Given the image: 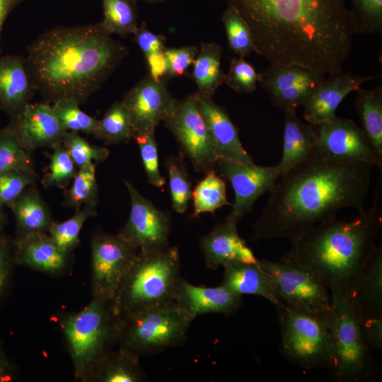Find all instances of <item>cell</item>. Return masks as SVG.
I'll use <instances>...</instances> for the list:
<instances>
[{"mask_svg":"<svg viewBox=\"0 0 382 382\" xmlns=\"http://www.w3.org/2000/svg\"><path fill=\"white\" fill-rule=\"evenodd\" d=\"M247 23L254 52L270 64L323 76L342 71L357 33L346 0H226Z\"/></svg>","mask_w":382,"mask_h":382,"instance_id":"6da1fadb","label":"cell"},{"mask_svg":"<svg viewBox=\"0 0 382 382\" xmlns=\"http://www.w3.org/2000/svg\"><path fill=\"white\" fill-rule=\"evenodd\" d=\"M373 166L330 160L316 151L276 182L253 224L250 241H292L342 209L362 212Z\"/></svg>","mask_w":382,"mask_h":382,"instance_id":"7a4b0ae2","label":"cell"},{"mask_svg":"<svg viewBox=\"0 0 382 382\" xmlns=\"http://www.w3.org/2000/svg\"><path fill=\"white\" fill-rule=\"evenodd\" d=\"M27 52L30 76L44 102L71 99L81 104L100 88L129 49L99 22L52 28L33 41Z\"/></svg>","mask_w":382,"mask_h":382,"instance_id":"3957f363","label":"cell"},{"mask_svg":"<svg viewBox=\"0 0 382 382\" xmlns=\"http://www.w3.org/2000/svg\"><path fill=\"white\" fill-rule=\"evenodd\" d=\"M380 184L369 209L352 221L336 218L320 223L295 240L283 257L312 270L329 290L347 296L374 249L382 227L378 208Z\"/></svg>","mask_w":382,"mask_h":382,"instance_id":"277c9868","label":"cell"},{"mask_svg":"<svg viewBox=\"0 0 382 382\" xmlns=\"http://www.w3.org/2000/svg\"><path fill=\"white\" fill-rule=\"evenodd\" d=\"M120 316L114 299L93 296L81 311L60 319L75 378L85 381L96 364L117 345Z\"/></svg>","mask_w":382,"mask_h":382,"instance_id":"5b68a950","label":"cell"},{"mask_svg":"<svg viewBox=\"0 0 382 382\" xmlns=\"http://www.w3.org/2000/svg\"><path fill=\"white\" fill-rule=\"evenodd\" d=\"M180 271L176 247L156 253L139 250L114 299L120 316L173 303Z\"/></svg>","mask_w":382,"mask_h":382,"instance_id":"8992f818","label":"cell"},{"mask_svg":"<svg viewBox=\"0 0 382 382\" xmlns=\"http://www.w3.org/2000/svg\"><path fill=\"white\" fill-rule=\"evenodd\" d=\"M330 291L329 316L330 364L328 369L339 382H363L373 379L375 362L364 342L359 320L345 294Z\"/></svg>","mask_w":382,"mask_h":382,"instance_id":"52a82bcc","label":"cell"},{"mask_svg":"<svg viewBox=\"0 0 382 382\" xmlns=\"http://www.w3.org/2000/svg\"><path fill=\"white\" fill-rule=\"evenodd\" d=\"M193 320L173 302L122 316L117 346L139 358L181 346Z\"/></svg>","mask_w":382,"mask_h":382,"instance_id":"ba28073f","label":"cell"},{"mask_svg":"<svg viewBox=\"0 0 382 382\" xmlns=\"http://www.w3.org/2000/svg\"><path fill=\"white\" fill-rule=\"evenodd\" d=\"M275 306L284 357L304 369H328L329 317H320L282 301Z\"/></svg>","mask_w":382,"mask_h":382,"instance_id":"9c48e42d","label":"cell"},{"mask_svg":"<svg viewBox=\"0 0 382 382\" xmlns=\"http://www.w3.org/2000/svg\"><path fill=\"white\" fill-rule=\"evenodd\" d=\"M257 262L269 275L280 301L320 317H329L328 289L312 270L283 257L277 261L263 259Z\"/></svg>","mask_w":382,"mask_h":382,"instance_id":"30bf717a","label":"cell"},{"mask_svg":"<svg viewBox=\"0 0 382 382\" xmlns=\"http://www.w3.org/2000/svg\"><path fill=\"white\" fill-rule=\"evenodd\" d=\"M163 122L196 171L207 173L214 170L219 157L214 139L199 111L196 93L177 100Z\"/></svg>","mask_w":382,"mask_h":382,"instance_id":"8fae6325","label":"cell"},{"mask_svg":"<svg viewBox=\"0 0 382 382\" xmlns=\"http://www.w3.org/2000/svg\"><path fill=\"white\" fill-rule=\"evenodd\" d=\"M93 296L115 299L139 250L119 234L99 232L91 240Z\"/></svg>","mask_w":382,"mask_h":382,"instance_id":"7c38bea8","label":"cell"},{"mask_svg":"<svg viewBox=\"0 0 382 382\" xmlns=\"http://www.w3.org/2000/svg\"><path fill=\"white\" fill-rule=\"evenodd\" d=\"M124 183L130 197V211L118 234L144 253L166 249L170 231L169 215L144 197L129 181Z\"/></svg>","mask_w":382,"mask_h":382,"instance_id":"4fadbf2b","label":"cell"},{"mask_svg":"<svg viewBox=\"0 0 382 382\" xmlns=\"http://www.w3.org/2000/svg\"><path fill=\"white\" fill-rule=\"evenodd\" d=\"M216 167L233 189L234 202L226 219L237 224L251 212L256 200L269 192L280 178L277 166H262L219 158Z\"/></svg>","mask_w":382,"mask_h":382,"instance_id":"5bb4252c","label":"cell"},{"mask_svg":"<svg viewBox=\"0 0 382 382\" xmlns=\"http://www.w3.org/2000/svg\"><path fill=\"white\" fill-rule=\"evenodd\" d=\"M316 127V151L325 158L341 162L369 163L381 170L382 162L375 155L363 129L352 120L336 117Z\"/></svg>","mask_w":382,"mask_h":382,"instance_id":"9a60e30c","label":"cell"},{"mask_svg":"<svg viewBox=\"0 0 382 382\" xmlns=\"http://www.w3.org/2000/svg\"><path fill=\"white\" fill-rule=\"evenodd\" d=\"M323 79V75L299 65L270 64L258 74V82L272 103L284 112L303 105Z\"/></svg>","mask_w":382,"mask_h":382,"instance_id":"2e32d148","label":"cell"},{"mask_svg":"<svg viewBox=\"0 0 382 382\" xmlns=\"http://www.w3.org/2000/svg\"><path fill=\"white\" fill-rule=\"evenodd\" d=\"M167 79L154 80L145 76L123 96L132 120L134 135L155 133L158 125L175 104L167 88Z\"/></svg>","mask_w":382,"mask_h":382,"instance_id":"e0dca14e","label":"cell"},{"mask_svg":"<svg viewBox=\"0 0 382 382\" xmlns=\"http://www.w3.org/2000/svg\"><path fill=\"white\" fill-rule=\"evenodd\" d=\"M10 125L21 144L30 151L61 144L66 132L52 105L45 102L28 103Z\"/></svg>","mask_w":382,"mask_h":382,"instance_id":"ac0fdd59","label":"cell"},{"mask_svg":"<svg viewBox=\"0 0 382 382\" xmlns=\"http://www.w3.org/2000/svg\"><path fill=\"white\" fill-rule=\"evenodd\" d=\"M374 76L362 77L340 71L325 79L303 105V119L317 127L335 118L336 110L343 99L351 92L357 91L366 81Z\"/></svg>","mask_w":382,"mask_h":382,"instance_id":"d6986e66","label":"cell"},{"mask_svg":"<svg viewBox=\"0 0 382 382\" xmlns=\"http://www.w3.org/2000/svg\"><path fill=\"white\" fill-rule=\"evenodd\" d=\"M173 303L192 319L206 313L229 316L243 305L242 296L235 294L223 286H197L180 277L173 296Z\"/></svg>","mask_w":382,"mask_h":382,"instance_id":"ffe728a7","label":"cell"},{"mask_svg":"<svg viewBox=\"0 0 382 382\" xmlns=\"http://www.w3.org/2000/svg\"><path fill=\"white\" fill-rule=\"evenodd\" d=\"M36 89L25 59L0 54V110L16 119L30 103Z\"/></svg>","mask_w":382,"mask_h":382,"instance_id":"44dd1931","label":"cell"},{"mask_svg":"<svg viewBox=\"0 0 382 382\" xmlns=\"http://www.w3.org/2000/svg\"><path fill=\"white\" fill-rule=\"evenodd\" d=\"M200 246L206 266L211 270L233 262L256 263L258 260L239 236L237 223L228 219L202 236Z\"/></svg>","mask_w":382,"mask_h":382,"instance_id":"7402d4cb","label":"cell"},{"mask_svg":"<svg viewBox=\"0 0 382 382\" xmlns=\"http://www.w3.org/2000/svg\"><path fill=\"white\" fill-rule=\"evenodd\" d=\"M17 265L47 274H58L66 269L70 255L62 251L46 232H35L13 240Z\"/></svg>","mask_w":382,"mask_h":382,"instance_id":"603a6c76","label":"cell"},{"mask_svg":"<svg viewBox=\"0 0 382 382\" xmlns=\"http://www.w3.org/2000/svg\"><path fill=\"white\" fill-rule=\"evenodd\" d=\"M195 93L199 111L214 139L219 157L242 163H253L242 146L238 129L226 110L211 97Z\"/></svg>","mask_w":382,"mask_h":382,"instance_id":"cb8c5ba5","label":"cell"},{"mask_svg":"<svg viewBox=\"0 0 382 382\" xmlns=\"http://www.w3.org/2000/svg\"><path fill=\"white\" fill-rule=\"evenodd\" d=\"M358 319L382 317V247L376 245L347 295Z\"/></svg>","mask_w":382,"mask_h":382,"instance_id":"d4e9b609","label":"cell"},{"mask_svg":"<svg viewBox=\"0 0 382 382\" xmlns=\"http://www.w3.org/2000/svg\"><path fill=\"white\" fill-rule=\"evenodd\" d=\"M316 127L300 121L296 111L284 112L282 155L276 165L280 176L316 151Z\"/></svg>","mask_w":382,"mask_h":382,"instance_id":"484cf974","label":"cell"},{"mask_svg":"<svg viewBox=\"0 0 382 382\" xmlns=\"http://www.w3.org/2000/svg\"><path fill=\"white\" fill-rule=\"evenodd\" d=\"M224 278L221 285L229 291L240 296H260L274 306L281 302L274 294L269 275L258 262H233L224 265Z\"/></svg>","mask_w":382,"mask_h":382,"instance_id":"4316f807","label":"cell"},{"mask_svg":"<svg viewBox=\"0 0 382 382\" xmlns=\"http://www.w3.org/2000/svg\"><path fill=\"white\" fill-rule=\"evenodd\" d=\"M33 185L27 187L7 206L15 217L16 238L30 233L47 232L53 221L47 206Z\"/></svg>","mask_w":382,"mask_h":382,"instance_id":"83f0119b","label":"cell"},{"mask_svg":"<svg viewBox=\"0 0 382 382\" xmlns=\"http://www.w3.org/2000/svg\"><path fill=\"white\" fill-rule=\"evenodd\" d=\"M145 380L139 358L118 347L96 364L85 381L141 382Z\"/></svg>","mask_w":382,"mask_h":382,"instance_id":"f1b7e54d","label":"cell"},{"mask_svg":"<svg viewBox=\"0 0 382 382\" xmlns=\"http://www.w3.org/2000/svg\"><path fill=\"white\" fill-rule=\"evenodd\" d=\"M222 53V47L215 42L200 44L191 74L198 94L212 98L219 86L225 83L226 74L221 66Z\"/></svg>","mask_w":382,"mask_h":382,"instance_id":"f546056e","label":"cell"},{"mask_svg":"<svg viewBox=\"0 0 382 382\" xmlns=\"http://www.w3.org/2000/svg\"><path fill=\"white\" fill-rule=\"evenodd\" d=\"M357 92L356 108L361 128L375 155L382 162V88H359Z\"/></svg>","mask_w":382,"mask_h":382,"instance_id":"4dcf8cb0","label":"cell"},{"mask_svg":"<svg viewBox=\"0 0 382 382\" xmlns=\"http://www.w3.org/2000/svg\"><path fill=\"white\" fill-rule=\"evenodd\" d=\"M134 129L129 112L121 101L113 103L98 120L93 134L108 144L127 142L134 138Z\"/></svg>","mask_w":382,"mask_h":382,"instance_id":"1f68e13d","label":"cell"},{"mask_svg":"<svg viewBox=\"0 0 382 382\" xmlns=\"http://www.w3.org/2000/svg\"><path fill=\"white\" fill-rule=\"evenodd\" d=\"M103 18L100 23L109 35L134 34L138 28L136 0H101Z\"/></svg>","mask_w":382,"mask_h":382,"instance_id":"d6a6232c","label":"cell"},{"mask_svg":"<svg viewBox=\"0 0 382 382\" xmlns=\"http://www.w3.org/2000/svg\"><path fill=\"white\" fill-rule=\"evenodd\" d=\"M205 174V177L192 190L194 217L203 213H213L224 206L231 205L227 199L226 185L224 179L214 170Z\"/></svg>","mask_w":382,"mask_h":382,"instance_id":"836d02e7","label":"cell"},{"mask_svg":"<svg viewBox=\"0 0 382 382\" xmlns=\"http://www.w3.org/2000/svg\"><path fill=\"white\" fill-rule=\"evenodd\" d=\"M98 203H88L76 209L75 214L64 221H52L49 235L64 253L70 255L79 243V234L86 221L97 214Z\"/></svg>","mask_w":382,"mask_h":382,"instance_id":"e575fe53","label":"cell"},{"mask_svg":"<svg viewBox=\"0 0 382 382\" xmlns=\"http://www.w3.org/2000/svg\"><path fill=\"white\" fill-rule=\"evenodd\" d=\"M98 185L96 177V164L79 168L70 188L64 192L65 207L80 208L88 203H98Z\"/></svg>","mask_w":382,"mask_h":382,"instance_id":"d590c367","label":"cell"},{"mask_svg":"<svg viewBox=\"0 0 382 382\" xmlns=\"http://www.w3.org/2000/svg\"><path fill=\"white\" fill-rule=\"evenodd\" d=\"M230 49L238 57H244L254 52V45L250 28L240 13L228 5L222 15Z\"/></svg>","mask_w":382,"mask_h":382,"instance_id":"8d00e7d4","label":"cell"},{"mask_svg":"<svg viewBox=\"0 0 382 382\" xmlns=\"http://www.w3.org/2000/svg\"><path fill=\"white\" fill-rule=\"evenodd\" d=\"M16 168H34L31 151L20 142L9 124L0 130V175Z\"/></svg>","mask_w":382,"mask_h":382,"instance_id":"74e56055","label":"cell"},{"mask_svg":"<svg viewBox=\"0 0 382 382\" xmlns=\"http://www.w3.org/2000/svg\"><path fill=\"white\" fill-rule=\"evenodd\" d=\"M166 166L169 177V187L173 209L183 214L192 198V183L185 166L180 157L167 158Z\"/></svg>","mask_w":382,"mask_h":382,"instance_id":"f35d334b","label":"cell"},{"mask_svg":"<svg viewBox=\"0 0 382 382\" xmlns=\"http://www.w3.org/2000/svg\"><path fill=\"white\" fill-rule=\"evenodd\" d=\"M79 105L71 99H61L54 102L52 108L66 132H81L93 135L99 120L84 112Z\"/></svg>","mask_w":382,"mask_h":382,"instance_id":"ab89813d","label":"cell"},{"mask_svg":"<svg viewBox=\"0 0 382 382\" xmlns=\"http://www.w3.org/2000/svg\"><path fill=\"white\" fill-rule=\"evenodd\" d=\"M62 144L78 168L101 163L110 154L108 149L91 144L77 132H65Z\"/></svg>","mask_w":382,"mask_h":382,"instance_id":"60d3db41","label":"cell"},{"mask_svg":"<svg viewBox=\"0 0 382 382\" xmlns=\"http://www.w3.org/2000/svg\"><path fill=\"white\" fill-rule=\"evenodd\" d=\"M52 149V154L47 155L50 158L49 170L42 183L46 188L65 187L73 180L79 168L62 144Z\"/></svg>","mask_w":382,"mask_h":382,"instance_id":"b9f144b4","label":"cell"},{"mask_svg":"<svg viewBox=\"0 0 382 382\" xmlns=\"http://www.w3.org/2000/svg\"><path fill=\"white\" fill-rule=\"evenodd\" d=\"M37 175L34 168H16L0 175V207H7L27 187L35 185Z\"/></svg>","mask_w":382,"mask_h":382,"instance_id":"7bdbcfd3","label":"cell"},{"mask_svg":"<svg viewBox=\"0 0 382 382\" xmlns=\"http://www.w3.org/2000/svg\"><path fill=\"white\" fill-rule=\"evenodd\" d=\"M350 10L361 33H381L382 30V0H350Z\"/></svg>","mask_w":382,"mask_h":382,"instance_id":"ee69618b","label":"cell"},{"mask_svg":"<svg viewBox=\"0 0 382 382\" xmlns=\"http://www.w3.org/2000/svg\"><path fill=\"white\" fill-rule=\"evenodd\" d=\"M155 133L137 134L134 137L140 151L143 166L148 182L157 187H163L166 179L159 170L158 148Z\"/></svg>","mask_w":382,"mask_h":382,"instance_id":"f6af8a7d","label":"cell"},{"mask_svg":"<svg viewBox=\"0 0 382 382\" xmlns=\"http://www.w3.org/2000/svg\"><path fill=\"white\" fill-rule=\"evenodd\" d=\"M258 74L244 57L233 58L226 74L225 83L236 92L250 93L256 89Z\"/></svg>","mask_w":382,"mask_h":382,"instance_id":"bcb514c9","label":"cell"},{"mask_svg":"<svg viewBox=\"0 0 382 382\" xmlns=\"http://www.w3.org/2000/svg\"><path fill=\"white\" fill-rule=\"evenodd\" d=\"M199 48L196 46L165 47L163 54L167 63V79L179 77L185 74L192 64Z\"/></svg>","mask_w":382,"mask_h":382,"instance_id":"7dc6e473","label":"cell"},{"mask_svg":"<svg viewBox=\"0 0 382 382\" xmlns=\"http://www.w3.org/2000/svg\"><path fill=\"white\" fill-rule=\"evenodd\" d=\"M14 260L13 241L4 232L0 233V304L10 287Z\"/></svg>","mask_w":382,"mask_h":382,"instance_id":"c3c4849f","label":"cell"},{"mask_svg":"<svg viewBox=\"0 0 382 382\" xmlns=\"http://www.w3.org/2000/svg\"><path fill=\"white\" fill-rule=\"evenodd\" d=\"M134 41L146 56L151 53L163 51L165 49L166 39L161 35L150 31L145 22H142L134 34Z\"/></svg>","mask_w":382,"mask_h":382,"instance_id":"681fc988","label":"cell"},{"mask_svg":"<svg viewBox=\"0 0 382 382\" xmlns=\"http://www.w3.org/2000/svg\"><path fill=\"white\" fill-rule=\"evenodd\" d=\"M359 320L360 332L366 346L372 350L382 348V317Z\"/></svg>","mask_w":382,"mask_h":382,"instance_id":"f907efd6","label":"cell"},{"mask_svg":"<svg viewBox=\"0 0 382 382\" xmlns=\"http://www.w3.org/2000/svg\"><path fill=\"white\" fill-rule=\"evenodd\" d=\"M144 57L149 69L148 74L154 80L158 81L167 79V63L163 50L151 53Z\"/></svg>","mask_w":382,"mask_h":382,"instance_id":"816d5d0a","label":"cell"},{"mask_svg":"<svg viewBox=\"0 0 382 382\" xmlns=\"http://www.w3.org/2000/svg\"><path fill=\"white\" fill-rule=\"evenodd\" d=\"M15 368L6 354L3 347L0 345V382L9 381L13 379Z\"/></svg>","mask_w":382,"mask_h":382,"instance_id":"f5cc1de1","label":"cell"},{"mask_svg":"<svg viewBox=\"0 0 382 382\" xmlns=\"http://www.w3.org/2000/svg\"><path fill=\"white\" fill-rule=\"evenodd\" d=\"M27 0H0V53L1 36L4 25L9 14L20 4Z\"/></svg>","mask_w":382,"mask_h":382,"instance_id":"db71d44e","label":"cell"},{"mask_svg":"<svg viewBox=\"0 0 382 382\" xmlns=\"http://www.w3.org/2000/svg\"><path fill=\"white\" fill-rule=\"evenodd\" d=\"M6 224V216L4 208L0 207V233L4 232Z\"/></svg>","mask_w":382,"mask_h":382,"instance_id":"11a10c76","label":"cell"},{"mask_svg":"<svg viewBox=\"0 0 382 382\" xmlns=\"http://www.w3.org/2000/svg\"><path fill=\"white\" fill-rule=\"evenodd\" d=\"M137 1H146L147 3H161V2H163L166 0H136Z\"/></svg>","mask_w":382,"mask_h":382,"instance_id":"9f6ffc18","label":"cell"}]
</instances>
